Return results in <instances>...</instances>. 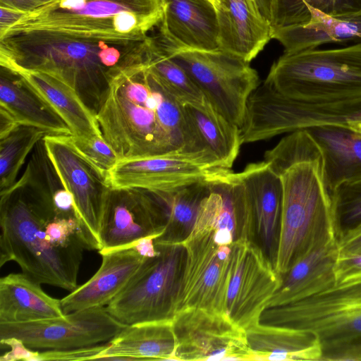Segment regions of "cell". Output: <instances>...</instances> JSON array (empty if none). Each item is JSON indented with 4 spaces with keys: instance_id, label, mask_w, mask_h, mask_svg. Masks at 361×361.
Returning <instances> with one entry per match:
<instances>
[{
    "instance_id": "cell-1",
    "label": "cell",
    "mask_w": 361,
    "mask_h": 361,
    "mask_svg": "<svg viewBox=\"0 0 361 361\" xmlns=\"http://www.w3.org/2000/svg\"><path fill=\"white\" fill-rule=\"evenodd\" d=\"M36 166L31 161L22 177L1 191L0 266L13 261L39 283L71 292L90 247L75 212L58 208L57 188Z\"/></svg>"
},
{
    "instance_id": "cell-2",
    "label": "cell",
    "mask_w": 361,
    "mask_h": 361,
    "mask_svg": "<svg viewBox=\"0 0 361 361\" xmlns=\"http://www.w3.org/2000/svg\"><path fill=\"white\" fill-rule=\"evenodd\" d=\"M96 117L118 160L177 149H203L184 106L142 61L114 71Z\"/></svg>"
},
{
    "instance_id": "cell-3",
    "label": "cell",
    "mask_w": 361,
    "mask_h": 361,
    "mask_svg": "<svg viewBox=\"0 0 361 361\" xmlns=\"http://www.w3.org/2000/svg\"><path fill=\"white\" fill-rule=\"evenodd\" d=\"M264 161L282 185L275 265L281 276L316 245L336 238L332 200L325 183L322 152L306 129L289 133L265 152Z\"/></svg>"
},
{
    "instance_id": "cell-4",
    "label": "cell",
    "mask_w": 361,
    "mask_h": 361,
    "mask_svg": "<svg viewBox=\"0 0 361 361\" xmlns=\"http://www.w3.org/2000/svg\"><path fill=\"white\" fill-rule=\"evenodd\" d=\"M142 41L116 44L44 32L13 35L0 38V65L12 73L35 71L60 80L96 114L111 74Z\"/></svg>"
},
{
    "instance_id": "cell-5",
    "label": "cell",
    "mask_w": 361,
    "mask_h": 361,
    "mask_svg": "<svg viewBox=\"0 0 361 361\" xmlns=\"http://www.w3.org/2000/svg\"><path fill=\"white\" fill-rule=\"evenodd\" d=\"M163 14L162 0H54L24 13L0 38L44 32L128 44L145 39Z\"/></svg>"
},
{
    "instance_id": "cell-6",
    "label": "cell",
    "mask_w": 361,
    "mask_h": 361,
    "mask_svg": "<svg viewBox=\"0 0 361 361\" xmlns=\"http://www.w3.org/2000/svg\"><path fill=\"white\" fill-rule=\"evenodd\" d=\"M259 322L314 332L322 348L321 361H361V279L267 307Z\"/></svg>"
},
{
    "instance_id": "cell-7",
    "label": "cell",
    "mask_w": 361,
    "mask_h": 361,
    "mask_svg": "<svg viewBox=\"0 0 361 361\" xmlns=\"http://www.w3.org/2000/svg\"><path fill=\"white\" fill-rule=\"evenodd\" d=\"M264 85L291 99L318 102L361 95V42L283 52Z\"/></svg>"
},
{
    "instance_id": "cell-8",
    "label": "cell",
    "mask_w": 361,
    "mask_h": 361,
    "mask_svg": "<svg viewBox=\"0 0 361 361\" xmlns=\"http://www.w3.org/2000/svg\"><path fill=\"white\" fill-rule=\"evenodd\" d=\"M355 121H361V95L302 102L286 97L263 84L248 99L241 139L243 144L254 142L312 126H348Z\"/></svg>"
},
{
    "instance_id": "cell-9",
    "label": "cell",
    "mask_w": 361,
    "mask_h": 361,
    "mask_svg": "<svg viewBox=\"0 0 361 361\" xmlns=\"http://www.w3.org/2000/svg\"><path fill=\"white\" fill-rule=\"evenodd\" d=\"M156 37L213 107L240 128L248 99L259 85L258 73L250 63L221 49H195Z\"/></svg>"
},
{
    "instance_id": "cell-10",
    "label": "cell",
    "mask_w": 361,
    "mask_h": 361,
    "mask_svg": "<svg viewBox=\"0 0 361 361\" xmlns=\"http://www.w3.org/2000/svg\"><path fill=\"white\" fill-rule=\"evenodd\" d=\"M155 245L157 255L146 258L126 286L106 307L109 313L124 325L173 317L185 248L181 243Z\"/></svg>"
},
{
    "instance_id": "cell-11",
    "label": "cell",
    "mask_w": 361,
    "mask_h": 361,
    "mask_svg": "<svg viewBox=\"0 0 361 361\" xmlns=\"http://www.w3.org/2000/svg\"><path fill=\"white\" fill-rule=\"evenodd\" d=\"M47 157L61 186L71 195L90 250H99V234L111 191L107 172L76 145L72 135H46Z\"/></svg>"
},
{
    "instance_id": "cell-12",
    "label": "cell",
    "mask_w": 361,
    "mask_h": 361,
    "mask_svg": "<svg viewBox=\"0 0 361 361\" xmlns=\"http://www.w3.org/2000/svg\"><path fill=\"white\" fill-rule=\"evenodd\" d=\"M229 170L207 149H177L119 159L106 172L111 189L136 188L159 192L209 180Z\"/></svg>"
},
{
    "instance_id": "cell-13",
    "label": "cell",
    "mask_w": 361,
    "mask_h": 361,
    "mask_svg": "<svg viewBox=\"0 0 361 361\" xmlns=\"http://www.w3.org/2000/svg\"><path fill=\"white\" fill-rule=\"evenodd\" d=\"M233 243L218 244L211 228L194 229L181 243L185 255L174 314L191 309L226 314Z\"/></svg>"
},
{
    "instance_id": "cell-14",
    "label": "cell",
    "mask_w": 361,
    "mask_h": 361,
    "mask_svg": "<svg viewBox=\"0 0 361 361\" xmlns=\"http://www.w3.org/2000/svg\"><path fill=\"white\" fill-rule=\"evenodd\" d=\"M124 326L106 307H97L71 312L62 317L0 324V341L15 337L32 350H66L108 342Z\"/></svg>"
},
{
    "instance_id": "cell-15",
    "label": "cell",
    "mask_w": 361,
    "mask_h": 361,
    "mask_svg": "<svg viewBox=\"0 0 361 361\" xmlns=\"http://www.w3.org/2000/svg\"><path fill=\"white\" fill-rule=\"evenodd\" d=\"M281 276L257 244L247 238L233 243L226 313L245 331L259 322Z\"/></svg>"
},
{
    "instance_id": "cell-16",
    "label": "cell",
    "mask_w": 361,
    "mask_h": 361,
    "mask_svg": "<svg viewBox=\"0 0 361 361\" xmlns=\"http://www.w3.org/2000/svg\"><path fill=\"white\" fill-rule=\"evenodd\" d=\"M167 212L159 195L145 190L111 189L101 222L99 253L132 247L157 238L166 228Z\"/></svg>"
},
{
    "instance_id": "cell-17",
    "label": "cell",
    "mask_w": 361,
    "mask_h": 361,
    "mask_svg": "<svg viewBox=\"0 0 361 361\" xmlns=\"http://www.w3.org/2000/svg\"><path fill=\"white\" fill-rule=\"evenodd\" d=\"M175 360H252L245 331L226 314L191 309L176 313Z\"/></svg>"
},
{
    "instance_id": "cell-18",
    "label": "cell",
    "mask_w": 361,
    "mask_h": 361,
    "mask_svg": "<svg viewBox=\"0 0 361 361\" xmlns=\"http://www.w3.org/2000/svg\"><path fill=\"white\" fill-rule=\"evenodd\" d=\"M238 175L245 188L254 241L275 267L282 210L281 180L264 161L249 164Z\"/></svg>"
},
{
    "instance_id": "cell-19",
    "label": "cell",
    "mask_w": 361,
    "mask_h": 361,
    "mask_svg": "<svg viewBox=\"0 0 361 361\" xmlns=\"http://www.w3.org/2000/svg\"><path fill=\"white\" fill-rule=\"evenodd\" d=\"M100 255L102 262L97 272L61 300L64 314L107 305L126 286L147 258L135 247Z\"/></svg>"
},
{
    "instance_id": "cell-20",
    "label": "cell",
    "mask_w": 361,
    "mask_h": 361,
    "mask_svg": "<svg viewBox=\"0 0 361 361\" xmlns=\"http://www.w3.org/2000/svg\"><path fill=\"white\" fill-rule=\"evenodd\" d=\"M216 8L219 49L247 62L254 59L271 39L270 23L253 0H219Z\"/></svg>"
},
{
    "instance_id": "cell-21",
    "label": "cell",
    "mask_w": 361,
    "mask_h": 361,
    "mask_svg": "<svg viewBox=\"0 0 361 361\" xmlns=\"http://www.w3.org/2000/svg\"><path fill=\"white\" fill-rule=\"evenodd\" d=\"M163 18L158 25L164 39L200 50L219 49L215 7L207 0H162Z\"/></svg>"
},
{
    "instance_id": "cell-22",
    "label": "cell",
    "mask_w": 361,
    "mask_h": 361,
    "mask_svg": "<svg viewBox=\"0 0 361 361\" xmlns=\"http://www.w3.org/2000/svg\"><path fill=\"white\" fill-rule=\"evenodd\" d=\"M338 255L337 238L316 245L281 276L280 286L267 307L299 301L334 286Z\"/></svg>"
},
{
    "instance_id": "cell-23",
    "label": "cell",
    "mask_w": 361,
    "mask_h": 361,
    "mask_svg": "<svg viewBox=\"0 0 361 361\" xmlns=\"http://www.w3.org/2000/svg\"><path fill=\"white\" fill-rule=\"evenodd\" d=\"M305 129L322 152L324 180L330 195L341 185L361 180V133L340 125Z\"/></svg>"
},
{
    "instance_id": "cell-24",
    "label": "cell",
    "mask_w": 361,
    "mask_h": 361,
    "mask_svg": "<svg viewBox=\"0 0 361 361\" xmlns=\"http://www.w3.org/2000/svg\"><path fill=\"white\" fill-rule=\"evenodd\" d=\"M173 319L126 325L97 358L102 360H175Z\"/></svg>"
},
{
    "instance_id": "cell-25",
    "label": "cell",
    "mask_w": 361,
    "mask_h": 361,
    "mask_svg": "<svg viewBox=\"0 0 361 361\" xmlns=\"http://www.w3.org/2000/svg\"><path fill=\"white\" fill-rule=\"evenodd\" d=\"M13 73L63 119L74 137H103L95 112L68 85L39 71H20Z\"/></svg>"
},
{
    "instance_id": "cell-26",
    "label": "cell",
    "mask_w": 361,
    "mask_h": 361,
    "mask_svg": "<svg viewBox=\"0 0 361 361\" xmlns=\"http://www.w3.org/2000/svg\"><path fill=\"white\" fill-rule=\"evenodd\" d=\"M41 284L24 273L0 279V324H18L62 317L61 300L52 298Z\"/></svg>"
},
{
    "instance_id": "cell-27",
    "label": "cell",
    "mask_w": 361,
    "mask_h": 361,
    "mask_svg": "<svg viewBox=\"0 0 361 361\" xmlns=\"http://www.w3.org/2000/svg\"><path fill=\"white\" fill-rule=\"evenodd\" d=\"M252 360L321 361L322 348L312 331L259 322L245 330Z\"/></svg>"
},
{
    "instance_id": "cell-28",
    "label": "cell",
    "mask_w": 361,
    "mask_h": 361,
    "mask_svg": "<svg viewBox=\"0 0 361 361\" xmlns=\"http://www.w3.org/2000/svg\"><path fill=\"white\" fill-rule=\"evenodd\" d=\"M0 109L18 125L35 127L47 135H71L63 119L18 75L1 68Z\"/></svg>"
},
{
    "instance_id": "cell-29",
    "label": "cell",
    "mask_w": 361,
    "mask_h": 361,
    "mask_svg": "<svg viewBox=\"0 0 361 361\" xmlns=\"http://www.w3.org/2000/svg\"><path fill=\"white\" fill-rule=\"evenodd\" d=\"M311 19L300 25L274 30L271 39L279 41L284 52L318 48L329 43L361 42V19L336 18L310 8Z\"/></svg>"
},
{
    "instance_id": "cell-30",
    "label": "cell",
    "mask_w": 361,
    "mask_h": 361,
    "mask_svg": "<svg viewBox=\"0 0 361 361\" xmlns=\"http://www.w3.org/2000/svg\"><path fill=\"white\" fill-rule=\"evenodd\" d=\"M183 106L200 147L210 151L226 168L231 169L243 144L240 128L227 120L212 104L204 110Z\"/></svg>"
},
{
    "instance_id": "cell-31",
    "label": "cell",
    "mask_w": 361,
    "mask_h": 361,
    "mask_svg": "<svg viewBox=\"0 0 361 361\" xmlns=\"http://www.w3.org/2000/svg\"><path fill=\"white\" fill-rule=\"evenodd\" d=\"M142 62L183 106H190L201 110L210 106L202 90L171 59L156 37L148 36L146 39Z\"/></svg>"
},
{
    "instance_id": "cell-32",
    "label": "cell",
    "mask_w": 361,
    "mask_h": 361,
    "mask_svg": "<svg viewBox=\"0 0 361 361\" xmlns=\"http://www.w3.org/2000/svg\"><path fill=\"white\" fill-rule=\"evenodd\" d=\"M209 180L155 192L164 202L168 216L166 231L154 240L155 243H181L188 238L195 227L202 201L209 192Z\"/></svg>"
},
{
    "instance_id": "cell-33",
    "label": "cell",
    "mask_w": 361,
    "mask_h": 361,
    "mask_svg": "<svg viewBox=\"0 0 361 361\" xmlns=\"http://www.w3.org/2000/svg\"><path fill=\"white\" fill-rule=\"evenodd\" d=\"M310 8L336 18L361 19V0H276L272 31L307 23Z\"/></svg>"
},
{
    "instance_id": "cell-34",
    "label": "cell",
    "mask_w": 361,
    "mask_h": 361,
    "mask_svg": "<svg viewBox=\"0 0 361 361\" xmlns=\"http://www.w3.org/2000/svg\"><path fill=\"white\" fill-rule=\"evenodd\" d=\"M47 135L44 130L20 125L8 135L0 138L1 191L12 186L34 147Z\"/></svg>"
},
{
    "instance_id": "cell-35",
    "label": "cell",
    "mask_w": 361,
    "mask_h": 361,
    "mask_svg": "<svg viewBox=\"0 0 361 361\" xmlns=\"http://www.w3.org/2000/svg\"><path fill=\"white\" fill-rule=\"evenodd\" d=\"M331 197L338 239L361 226V180L341 185Z\"/></svg>"
},
{
    "instance_id": "cell-36",
    "label": "cell",
    "mask_w": 361,
    "mask_h": 361,
    "mask_svg": "<svg viewBox=\"0 0 361 361\" xmlns=\"http://www.w3.org/2000/svg\"><path fill=\"white\" fill-rule=\"evenodd\" d=\"M73 139L76 145L90 158L106 171L118 160V158L103 137Z\"/></svg>"
},
{
    "instance_id": "cell-37",
    "label": "cell",
    "mask_w": 361,
    "mask_h": 361,
    "mask_svg": "<svg viewBox=\"0 0 361 361\" xmlns=\"http://www.w3.org/2000/svg\"><path fill=\"white\" fill-rule=\"evenodd\" d=\"M106 347L107 343L66 350H41L36 361L97 360Z\"/></svg>"
},
{
    "instance_id": "cell-38",
    "label": "cell",
    "mask_w": 361,
    "mask_h": 361,
    "mask_svg": "<svg viewBox=\"0 0 361 361\" xmlns=\"http://www.w3.org/2000/svg\"><path fill=\"white\" fill-rule=\"evenodd\" d=\"M336 284L361 279V252L339 255L334 267Z\"/></svg>"
},
{
    "instance_id": "cell-39",
    "label": "cell",
    "mask_w": 361,
    "mask_h": 361,
    "mask_svg": "<svg viewBox=\"0 0 361 361\" xmlns=\"http://www.w3.org/2000/svg\"><path fill=\"white\" fill-rule=\"evenodd\" d=\"M1 345L7 346L10 350L0 357L1 361H36L39 350H34L27 347L24 343L15 337L0 341Z\"/></svg>"
},
{
    "instance_id": "cell-40",
    "label": "cell",
    "mask_w": 361,
    "mask_h": 361,
    "mask_svg": "<svg viewBox=\"0 0 361 361\" xmlns=\"http://www.w3.org/2000/svg\"><path fill=\"white\" fill-rule=\"evenodd\" d=\"M339 255L361 252V226L337 239Z\"/></svg>"
},
{
    "instance_id": "cell-41",
    "label": "cell",
    "mask_w": 361,
    "mask_h": 361,
    "mask_svg": "<svg viewBox=\"0 0 361 361\" xmlns=\"http://www.w3.org/2000/svg\"><path fill=\"white\" fill-rule=\"evenodd\" d=\"M52 1L54 0H0V6L26 13L40 8Z\"/></svg>"
},
{
    "instance_id": "cell-42",
    "label": "cell",
    "mask_w": 361,
    "mask_h": 361,
    "mask_svg": "<svg viewBox=\"0 0 361 361\" xmlns=\"http://www.w3.org/2000/svg\"><path fill=\"white\" fill-rule=\"evenodd\" d=\"M0 35L14 25L24 14L6 7L0 6Z\"/></svg>"
},
{
    "instance_id": "cell-43",
    "label": "cell",
    "mask_w": 361,
    "mask_h": 361,
    "mask_svg": "<svg viewBox=\"0 0 361 361\" xmlns=\"http://www.w3.org/2000/svg\"><path fill=\"white\" fill-rule=\"evenodd\" d=\"M261 14L272 25L276 0H253Z\"/></svg>"
},
{
    "instance_id": "cell-44",
    "label": "cell",
    "mask_w": 361,
    "mask_h": 361,
    "mask_svg": "<svg viewBox=\"0 0 361 361\" xmlns=\"http://www.w3.org/2000/svg\"><path fill=\"white\" fill-rule=\"evenodd\" d=\"M348 126L353 130L361 133V121H355L349 123Z\"/></svg>"
},
{
    "instance_id": "cell-45",
    "label": "cell",
    "mask_w": 361,
    "mask_h": 361,
    "mask_svg": "<svg viewBox=\"0 0 361 361\" xmlns=\"http://www.w3.org/2000/svg\"><path fill=\"white\" fill-rule=\"evenodd\" d=\"M208 1H209L214 7L215 8H216V7L218 6L219 5V0H207Z\"/></svg>"
}]
</instances>
